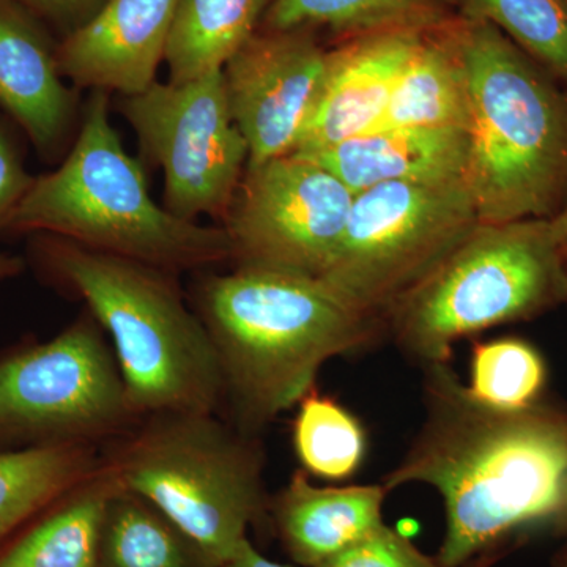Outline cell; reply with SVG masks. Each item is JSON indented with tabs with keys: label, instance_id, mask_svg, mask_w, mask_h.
Returning a JSON list of instances; mask_svg holds the SVG:
<instances>
[{
	"label": "cell",
	"instance_id": "obj_29",
	"mask_svg": "<svg viewBox=\"0 0 567 567\" xmlns=\"http://www.w3.org/2000/svg\"><path fill=\"white\" fill-rule=\"evenodd\" d=\"M29 13L44 25H51L62 33V39L80 31L110 0H17Z\"/></svg>",
	"mask_w": 567,
	"mask_h": 567
},
{
	"label": "cell",
	"instance_id": "obj_9",
	"mask_svg": "<svg viewBox=\"0 0 567 567\" xmlns=\"http://www.w3.org/2000/svg\"><path fill=\"white\" fill-rule=\"evenodd\" d=\"M477 224L464 178L372 186L354 194L344 237L320 279L354 308L385 323L390 309Z\"/></svg>",
	"mask_w": 567,
	"mask_h": 567
},
{
	"label": "cell",
	"instance_id": "obj_12",
	"mask_svg": "<svg viewBox=\"0 0 567 567\" xmlns=\"http://www.w3.org/2000/svg\"><path fill=\"white\" fill-rule=\"evenodd\" d=\"M330 51L315 29H259L223 66L227 102L248 144V166L292 155L315 114Z\"/></svg>",
	"mask_w": 567,
	"mask_h": 567
},
{
	"label": "cell",
	"instance_id": "obj_18",
	"mask_svg": "<svg viewBox=\"0 0 567 567\" xmlns=\"http://www.w3.org/2000/svg\"><path fill=\"white\" fill-rule=\"evenodd\" d=\"M454 18L424 32L385 115L374 130L398 126L468 130V82Z\"/></svg>",
	"mask_w": 567,
	"mask_h": 567
},
{
	"label": "cell",
	"instance_id": "obj_20",
	"mask_svg": "<svg viewBox=\"0 0 567 567\" xmlns=\"http://www.w3.org/2000/svg\"><path fill=\"white\" fill-rule=\"evenodd\" d=\"M102 465L92 445L0 451V544L89 480Z\"/></svg>",
	"mask_w": 567,
	"mask_h": 567
},
{
	"label": "cell",
	"instance_id": "obj_25",
	"mask_svg": "<svg viewBox=\"0 0 567 567\" xmlns=\"http://www.w3.org/2000/svg\"><path fill=\"white\" fill-rule=\"evenodd\" d=\"M456 17L498 29L567 85V0H446Z\"/></svg>",
	"mask_w": 567,
	"mask_h": 567
},
{
	"label": "cell",
	"instance_id": "obj_15",
	"mask_svg": "<svg viewBox=\"0 0 567 567\" xmlns=\"http://www.w3.org/2000/svg\"><path fill=\"white\" fill-rule=\"evenodd\" d=\"M427 29L365 33L331 50L322 95L295 153L312 155L372 132Z\"/></svg>",
	"mask_w": 567,
	"mask_h": 567
},
{
	"label": "cell",
	"instance_id": "obj_4",
	"mask_svg": "<svg viewBox=\"0 0 567 567\" xmlns=\"http://www.w3.org/2000/svg\"><path fill=\"white\" fill-rule=\"evenodd\" d=\"M110 111V93L92 91L69 153L54 171L37 175L6 235H52L174 275L233 262L223 226L185 221L152 199Z\"/></svg>",
	"mask_w": 567,
	"mask_h": 567
},
{
	"label": "cell",
	"instance_id": "obj_22",
	"mask_svg": "<svg viewBox=\"0 0 567 567\" xmlns=\"http://www.w3.org/2000/svg\"><path fill=\"white\" fill-rule=\"evenodd\" d=\"M96 567H223L141 496L115 487L104 514Z\"/></svg>",
	"mask_w": 567,
	"mask_h": 567
},
{
	"label": "cell",
	"instance_id": "obj_3",
	"mask_svg": "<svg viewBox=\"0 0 567 567\" xmlns=\"http://www.w3.org/2000/svg\"><path fill=\"white\" fill-rule=\"evenodd\" d=\"M29 262L44 281L84 301L110 334L137 416L218 412V357L183 298L178 275L52 235L29 237Z\"/></svg>",
	"mask_w": 567,
	"mask_h": 567
},
{
	"label": "cell",
	"instance_id": "obj_28",
	"mask_svg": "<svg viewBox=\"0 0 567 567\" xmlns=\"http://www.w3.org/2000/svg\"><path fill=\"white\" fill-rule=\"evenodd\" d=\"M35 175L25 169L17 141L0 121V237L18 205L31 189Z\"/></svg>",
	"mask_w": 567,
	"mask_h": 567
},
{
	"label": "cell",
	"instance_id": "obj_11",
	"mask_svg": "<svg viewBox=\"0 0 567 567\" xmlns=\"http://www.w3.org/2000/svg\"><path fill=\"white\" fill-rule=\"evenodd\" d=\"M353 197L331 171L297 153L246 167L221 224L235 267L322 278L344 237Z\"/></svg>",
	"mask_w": 567,
	"mask_h": 567
},
{
	"label": "cell",
	"instance_id": "obj_33",
	"mask_svg": "<svg viewBox=\"0 0 567 567\" xmlns=\"http://www.w3.org/2000/svg\"><path fill=\"white\" fill-rule=\"evenodd\" d=\"M505 557L506 554L481 555V557L473 559V561H470L468 565H466L465 567H494L496 563L499 561V559H503Z\"/></svg>",
	"mask_w": 567,
	"mask_h": 567
},
{
	"label": "cell",
	"instance_id": "obj_24",
	"mask_svg": "<svg viewBox=\"0 0 567 567\" xmlns=\"http://www.w3.org/2000/svg\"><path fill=\"white\" fill-rule=\"evenodd\" d=\"M295 406L292 443L306 475L331 483L357 475L368 453L361 421L316 385Z\"/></svg>",
	"mask_w": 567,
	"mask_h": 567
},
{
	"label": "cell",
	"instance_id": "obj_1",
	"mask_svg": "<svg viewBox=\"0 0 567 567\" xmlns=\"http://www.w3.org/2000/svg\"><path fill=\"white\" fill-rule=\"evenodd\" d=\"M424 421L382 480L388 492L425 484L439 492L445 535L435 557L465 567L506 554L533 533H554L567 487V410L481 404L451 363L423 368Z\"/></svg>",
	"mask_w": 567,
	"mask_h": 567
},
{
	"label": "cell",
	"instance_id": "obj_16",
	"mask_svg": "<svg viewBox=\"0 0 567 567\" xmlns=\"http://www.w3.org/2000/svg\"><path fill=\"white\" fill-rule=\"evenodd\" d=\"M388 494L382 483L315 486L298 470L270 496L268 520L295 565L317 567L385 524Z\"/></svg>",
	"mask_w": 567,
	"mask_h": 567
},
{
	"label": "cell",
	"instance_id": "obj_34",
	"mask_svg": "<svg viewBox=\"0 0 567 567\" xmlns=\"http://www.w3.org/2000/svg\"><path fill=\"white\" fill-rule=\"evenodd\" d=\"M554 533L555 535L567 537V487L565 505H563L561 514H559L557 524H555Z\"/></svg>",
	"mask_w": 567,
	"mask_h": 567
},
{
	"label": "cell",
	"instance_id": "obj_5",
	"mask_svg": "<svg viewBox=\"0 0 567 567\" xmlns=\"http://www.w3.org/2000/svg\"><path fill=\"white\" fill-rule=\"evenodd\" d=\"M454 31L468 82L465 182L480 223L554 218L567 203V93L488 22L456 17Z\"/></svg>",
	"mask_w": 567,
	"mask_h": 567
},
{
	"label": "cell",
	"instance_id": "obj_6",
	"mask_svg": "<svg viewBox=\"0 0 567 567\" xmlns=\"http://www.w3.org/2000/svg\"><path fill=\"white\" fill-rule=\"evenodd\" d=\"M114 442L103 465L118 487L155 506L221 566L249 528L268 520L262 443L216 413L141 417Z\"/></svg>",
	"mask_w": 567,
	"mask_h": 567
},
{
	"label": "cell",
	"instance_id": "obj_7",
	"mask_svg": "<svg viewBox=\"0 0 567 567\" xmlns=\"http://www.w3.org/2000/svg\"><path fill=\"white\" fill-rule=\"evenodd\" d=\"M567 301V251L548 219L483 224L390 309L385 328L413 363H451L454 346Z\"/></svg>",
	"mask_w": 567,
	"mask_h": 567
},
{
	"label": "cell",
	"instance_id": "obj_19",
	"mask_svg": "<svg viewBox=\"0 0 567 567\" xmlns=\"http://www.w3.org/2000/svg\"><path fill=\"white\" fill-rule=\"evenodd\" d=\"M117 483L102 465L0 555V567H96L104 514Z\"/></svg>",
	"mask_w": 567,
	"mask_h": 567
},
{
	"label": "cell",
	"instance_id": "obj_17",
	"mask_svg": "<svg viewBox=\"0 0 567 567\" xmlns=\"http://www.w3.org/2000/svg\"><path fill=\"white\" fill-rule=\"evenodd\" d=\"M301 156L322 164L354 194L383 183L465 181L468 134L457 128L398 126Z\"/></svg>",
	"mask_w": 567,
	"mask_h": 567
},
{
	"label": "cell",
	"instance_id": "obj_31",
	"mask_svg": "<svg viewBox=\"0 0 567 567\" xmlns=\"http://www.w3.org/2000/svg\"><path fill=\"white\" fill-rule=\"evenodd\" d=\"M25 270V260L20 256L0 252V282L18 278Z\"/></svg>",
	"mask_w": 567,
	"mask_h": 567
},
{
	"label": "cell",
	"instance_id": "obj_32",
	"mask_svg": "<svg viewBox=\"0 0 567 567\" xmlns=\"http://www.w3.org/2000/svg\"><path fill=\"white\" fill-rule=\"evenodd\" d=\"M548 221H550V229L555 240L567 251V203L565 207H563L554 218L548 219Z\"/></svg>",
	"mask_w": 567,
	"mask_h": 567
},
{
	"label": "cell",
	"instance_id": "obj_10",
	"mask_svg": "<svg viewBox=\"0 0 567 567\" xmlns=\"http://www.w3.org/2000/svg\"><path fill=\"white\" fill-rule=\"evenodd\" d=\"M121 112L141 151L164 173L167 212L185 221L223 224L248 166V144L235 125L223 70L186 82H153L122 96Z\"/></svg>",
	"mask_w": 567,
	"mask_h": 567
},
{
	"label": "cell",
	"instance_id": "obj_2",
	"mask_svg": "<svg viewBox=\"0 0 567 567\" xmlns=\"http://www.w3.org/2000/svg\"><path fill=\"white\" fill-rule=\"evenodd\" d=\"M233 425L259 436L316 385L331 358L374 344L385 323L311 276L235 267L196 290Z\"/></svg>",
	"mask_w": 567,
	"mask_h": 567
},
{
	"label": "cell",
	"instance_id": "obj_26",
	"mask_svg": "<svg viewBox=\"0 0 567 567\" xmlns=\"http://www.w3.org/2000/svg\"><path fill=\"white\" fill-rule=\"evenodd\" d=\"M548 379L543 353L514 336L475 342L470 357L468 393L498 410H525L539 404Z\"/></svg>",
	"mask_w": 567,
	"mask_h": 567
},
{
	"label": "cell",
	"instance_id": "obj_23",
	"mask_svg": "<svg viewBox=\"0 0 567 567\" xmlns=\"http://www.w3.org/2000/svg\"><path fill=\"white\" fill-rule=\"evenodd\" d=\"M446 0H275L260 29L328 28L353 39L402 28H434L453 18Z\"/></svg>",
	"mask_w": 567,
	"mask_h": 567
},
{
	"label": "cell",
	"instance_id": "obj_35",
	"mask_svg": "<svg viewBox=\"0 0 567 567\" xmlns=\"http://www.w3.org/2000/svg\"><path fill=\"white\" fill-rule=\"evenodd\" d=\"M551 567H567V537L566 543L558 548L557 554L551 559Z\"/></svg>",
	"mask_w": 567,
	"mask_h": 567
},
{
	"label": "cell",
	"instance_id": "obj_8",
	"mask_svg": "<svg viewBox=\"0 0 567 567\" xmlns=\"http://www.w3.org/2000/svg\"><path fill=\"white\" fill-rule=\"evenodd\" d=\"M140 420L91 312L48 341L0 354V451L95 446Z\"/></svg>",
	"mask_w": 567,
	"mask_h": 567
},
{
	"label": "cell",
	"instance_id": "obj_21",
	"mask_svg": "<svg viewBox=\"0 0 567 567\" xmlns=\"http://www.w3.org/2000/svg\"><path fill=\"white\" fill-rule=\"evenodd\" d=\"M275 0H181L166 59L171 82L223 70L259 31Z\"/></svg>",
	"mask_w": 567,
	"mask_h": 567
},
{
	"label": "cell",
	"instance_id": "obj_36",
	"mask_svg": "<svg viewBox=\"0 0 567 567\" xmlns=\"http://www.w3.org/2000/svg\"><path fill=\"white\" fill-rule=\"evenodd\" d=\"M566 306H567V301H566Z\"/></svg>",
	"mask_w": 567,
	"mask_h": 567
},
{
	"label": "cell",
	"instance_id": "obj_13",
	"mask_svg": "<svg viewBox=\"0 0 567 567\" xmlns=\"http://www.w3.org/2000/svg\"><path fill=\"white\" fill-rule=\"evenodd\" d=\"M47 25L17 0H0V107L41 158L58 162L80 130V91L59 70Z\"/></svg>",
	"mask_w": 567,
	"mask_h": 567
},
{
	"label": "cell",
	"instance_id": "obj_14",
	"mask_svg": "<svg viewBox=\"0 0 567 567\" xmlns=\"http://www.w3.org/2000/svg\"><path fill=\"white\" fill-rule=\"evenodd\" d=\"M181 0H110L80 31L59 41V70L78 91L144 92L166 59Z\"/></svg>",
	"mask_w": 567,
	"mask_h": 567
},
{
	"label": "cell",
	"instance_id": "obj_27",
	"mask_svg": "<svg viewBox=\"0 0 567 567\" xmlns=\"http://www.w3.org/2000/svg\"><path fill=\"white\" fill-rule=\"evenodd\" d=\"M317 567H445L398 529L382 527L328 558Z\"/></svg>",
	"mask_w": 567,
	"mask_h": 567
},
{
	"label": "cell",
	"instance_id": "obj_30",
	"mask_svg": "<svg viewBox=\"0 0 567 567\" xmlns=\"http://www.w3.org/2000/svg\"><path fill=\"white\" fill-rule=\"evenodd\" d=\"M223 567H292L282 565V563L274 561V559L265 557L260 554L251 539H246L241 547L238 548L237 554L234 555L229 561Z\"/></svg>",
	"mask_w": 567,
	"mask_h": 567
}]
</instances>
